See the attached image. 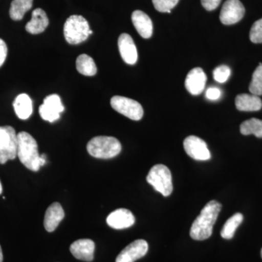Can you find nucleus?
Here are the masks:
<instances>
[{"mask_svg": "<svg viewBox=\"0 0 262 262\" xmlns=\"http://www.w3.org/2000/svg\"><path fill=\"white\" fill-rule=\"evenodd\" d=\"M118 48L122 60L127 64H135L138 60L137 49L134 39L128 34H122L119 37Z\"/></svg>", "mask_w": 262, "mask_h": 262, "instance_id": "nucleus-14", "label": "nucleus"}, {"mask_svg": "<svg viewBox=\"0 0 262 262\" xmlns=\"http://www.w3.org/2000/svg\"><path fill=\"white\" fill-rule=\"evenodd\" d=\"M64 110L61 98L57 94L50 95L44 99V102L39 106V113L46 121L53 122L60 118V114Z\"/></svg>", "mask_w": 262, "mask_h": 262, "instance_id": "nucleus-8", "label": "nucleus"}, {"mask_svg": "<svg viewBox=\"0 0 262 262\" xmlns=\"http://www.w3.org/2000/svg\"><path fill=\"white\" fill-rule=\"evenodd\" d=\"M241 134L244 136L254 135L257 138H262V120L251 118L244 121L239 127Z\"/></svg>", "mask_w": 262, "mask_h": 262, "instance_id": "nucleus-24", "label": "nucleus"}, {"mask_svg": "<svg viewBox=\"0 0 262 262\" xmlns=\"http://www.w3.org/2000/svg\"><path fill=\"white\" fill-rule=\"evenodd\" d=\"M179 0H152L155 9L160 13H171V10L177 6Z\"/></svg>", "mask_w": 262, "mask_h": 262, "instance_id": "nucleus-26", "label": "nucleus"}, {"mask_svg": "<svg viewBox=\"0 0 262 262\" xmlns=\"http://www.w3.org/2000/svg\"><path fill=\"white\" fill-rule=\"evenodd\" d=\"M250 39L253 43H262V18L253 24L250 31Z\"/></svg>", "mask_w": 262, "mask_h": 262, "instance_id": "nucleus-28", "label": "nucleus"}, {"mask_svg": "<svg viewBox=\"0 0 262 262\" xmlns=\"http://www.w3.org/2000/svg\"><path fill=\"white\" fill-rule=\"evenodd\" d=\"M235 106L239 111H259L262 108V101L256 95L242 94L236 97Z\"/></svg>", "mask_w": 262, "mask_h": 262, "instance_id": "nucleus-19", "label": "nucleus"}, {"mask_svg": "<svg viewBox=\"0 0 262 262\" xmlns=\"http://www.w3.org/2000/svg\"><path fill=\"white\" fill-rule=\"evenodd\" d=\"M65 216L64 211L59 203H53L48 207L44 220L45 229L48 232L55 230Z\"/></svg>", "mask_w": 262, "mask_h": 262, "instance_id": "nucleus-16", "label": "nucleus"}, {"mask_svg": "<svg viewBox=\"0 0 262 262\" xmlns=\"http://www.w3.org/2000/svg\"><path fill=\"white\" fill-rule=\"evenodd\" d=\"M33 0H13L10 9V18L14 20L23 19L24 15L32 8Z\"/></svg>", "mask_w": 262, "mask_h": 262, "instance_id": "nucleus-22", "label": "nucleus"}, {"mask_svg": "<svg viewBox=\"0 0 262 262\" xmlns=\"http://www.w3.org/2000/svg\"><path fill=\"white\" fill-rule=\"evenodd\" d=\"M221 96H222V92L217 88H209V89L207 90L206 93V98L208 99L211 100V101L218 100L221 97Z\"/></svg>", "mask_w": 262, "mask_h": 262, "instance_id": "nucleus-30", "label": "nucleus"}, {"mask_svg": "<svg viewBox=\"0 0 262 262\" xmlns=\"http://www.w3.org/2000/svg\"><path fill=\"white\" fill-rule=\"evenodd\" d=\"M112 107L121 115L135 121H139L144 115V110L140 103L131 98L115 96L112 98Z\"/></svg>", "mask_w": 262, "mask_h": 262, "instance_id": "nucleus-7", "label": "nucleus"}, {"mask_svg": "<svg viewBox=\"0 0 262 262\" xmlns=\"http://www.w3.org/2000/svg\"><path fill=\"white\" fill-rule=\"evenodd\" d=\"M222 210V205L216 201L208 202L203 208L200 215L193 222L190 229V236L195 241H205L213 233L215 225Z\"/></svg>", "mask_w": 262, "mask_h": 262, "instance_id": "nucleus-1", "label": "nucleus"}, {"mask_svg": "<svg viewBox=\"0 0 262 262\" xmlns=\"http://www.w3.org/2000/svg\"><path fill=\"white\" fill-rule=\"evenodd\" d=\"M149 246L144 239H136L126 246L117 256L115 262H135L144 257L147 253Z\"/></svg>", "mask_w": 262, "mask_h": 262, "instance_id": "nucleus-11", "label": "nucleus"}, {"mask_svg": "<svg viewBox=\"0 0 262 262\" xmlns=\"http://www.w3.org/2000/svg\"><path fill=\"white\" fill-rule=\"evenodd\" d=\"M66 40L71 45H78L89 38L93 31L90 29L89 22L81 15H71L67 19L63 28Z\"/></svg>", "mask_w": 262, "mask_h": 262, "instance_id": "nucleus-4", "label": "nucleus"}, {"mask_svg": "<svg viewBox=\"0 0 262 262\" xmlns=\"http://www.w3.org/2000/svg\"><path fill=\"white\" fill-rule=\"evenodd\" d=\"M95 244L90 239H77L71 245L70 251L77 259L92 261L94 258Z\"/></svg>", "mask_w": 262, "mask_h": 262, "instance_id": "nucleus-15", "label": "nucleus"}, {"mask_svg": "<svg viewBox=\"0 0 262 262\" xmlns=\"http://www.w3.org/2000/svg\"><path fill=\"white\" fill-rule=\"evenodd\" d=\"M261 258H262V249H261Z\"/></svg>", "mask_w": 262, "mask_h": 262, "instance_id": "nucleus-34", "label": "nucleus"}, {"mask_svg": "<svg viewBox=\"0 0 262 262\" xmlns=\"http://www.w3.org/2000/svg\"><path fill=\"white\" fill-rule=\"evenodd\" d=\"M49 20L46 12L40 8H37L32 12V19L26 25V30L32 34L42 33L47 28Z\"/></svg>", "mask_w": 262, "mask_h": 262, "instance_id": "nucleus-18", "label": "nucleus"}, {"mask_svg": "<svg viewBox=\"0 0 262 262\" xmlns=\"http://www.w3.org/2000/svg\"><path fill=\"white\" fill-rule=\"evenodd\" d=\"M76 67L81 75L84 76L92 77L97 73V67L94 59L89 55L82 54L77 57Z\"/></svg>", "mask_w": 262, "mask_h": 262, "instance_id": "nucleus-21", "label": "nucleus"}, {"mask_svg": "<svg viewBox=\"0 0 262 262\" xmlns=\"http://www.w3.org/2000/svg\"><path fill=\"white\" fill-rule=\"evenodd\" d=\"M246 10L239 0H227L220 13V20L225 25L238 23L244 18Z\"/></svg>", "mask_w": 262, "mask_h": 262, "instance_id": "nucleus-10", "label": "nucleus"}, {"mask_svg": "<svg viewBox=\"0 0 262 262\" xmlns=\"http://www.w3.org/2000/svg\"><path fill=\"white\" fill-rule=\"evenodd\" d=\"M13 107L18 118L27 120L33 113L32 99L27 94L18 95L13 102Z\"/></svg>", "mask_w": 262, "mask_h": 262, "instance_id": "nucleus-20", "label": "nucleus"}, {"mask_svg": "<svg viewBox=\"0 0 262 262\" xmlns=\"http://www.w3.org/2000/svg\"><path fill=\"white\" fill-rule=\"evenodd\" d=\"M17 156L26 168L37 172L46 163V155H39L37 141L27 132L18 134Z\"/></svg>", "mask_w": 262, "mask_h": 262, "instance_id": "nucleus-2", "label": "nucleus"}, {"mask_svg": "<svg viewBox=\"0 0 262 262\" xmlns=\"http://www.w3.org/2000/svg\"><path fill=\"white\" fill-rule=\"evenodd\" d=\"M231 70L228 66L222 65L213 70V78L220 83H224L228 80Z\"/></svg>", "mask_w": 262, "mask_h": 262, "instance_id": "nucleus-27", "label": "nucleus"}, {"mask_svg": "<svg viewBox=\"0 0 262 262\" xmlns=\"http://www.w3.org/2000/svg\"><path fill=\"white\" fill-rule=\"evenodd\" d=\"M207 77L200 67L193 69L188 73L185 80L186 89L193 96L201 94L206 87Z\"/></svg>", "mask_w": 262, "mask_h": 262, "instance_id": "nucleus-12", "label": "nucleus"}, {"mask_svg": "<svg viewBox=\"0 0 262 262\" xmlns=\"http://www.w3.org/2000/svg\"><path fill=\"white\" fill-rule=\"evenodd\" d=\"M3 261V250H2L1 246H0V262Z\"/></svg>", "mask_w": 262, "mask_h": 262, "instance_id": "nucleus-32", "label": "nucleus"}, {"mask_svg": "<svg viewBox=\"0 0 262 262\" xmlns=\"http://www.w3.org/2000/svg\"><path fill=\"white\" fill-rule=\"evenodd\" d=\"M244 221V215L242 213H237L232 215L226 222L223 228L221 231V236L224 239H230L234 237L236 229L238 228L239 225Z\"/></svg>", "mask_w": 262, "mask_h": 262, "instance_id": "nucleus-23", "label": "nucleus"}, {"mask_svg": "<svg viewBox=\"0 0 262 262\" xmlns=\"http://www.w3.org/2000/svg\"><path fill=\"white\" fill-rule=\"evenodd\" d=\"M18 151V134L11 126L0 127V164L14 160Z\"/></svg>", "mask_w": 262, "mask_h": 262, "instance_id": "nucleus-6", "label": "nucleus"}, {"mask_svg": "<svg viewBox=\"0 0 262 262\" xmlns=\"http://www.w3.org/2000/svg\"><path fill=\"white\" fill-rule=\"evenodd\" d=\"M8 55V47L4 40L0 39V67L5 63Z\"/></svg>", "mask_w": 262, "mask_h": 262, "instance_id": "nucleus-31", "label": "nucleus"}, {"mask_svg": "<svg viewBox=\"0 0 262 262\" xmlns=\"http://www.w3.org/2000/svg\"><path fill=\"white\" fill-rule=\"evenodd\" d=\"M106 223L110 227L115 229L129 228L135 223V217L129 210L120 208L108 215Z\"/></svg>", "mask_w": 262, "mask_h": 262, "instance_id": "nucleus-13", "label": "nucleus"}, {"mask_svg": "<svg viewBox=\"0 0 262 262\" xmlns=\"http://www.w3.org/2000/svg\"><path fill=\"white\" fill-rule=\"evenodd\" d=\"M146 181L157 192L164 196H168L173 192L172 176L168 167L162 164L155 165L150 169Z\"/></svg>", "mask_w": 262, "mask_h": 262, "instance_id": "nucleus-5", "label": "nucleus"}, {"mask_svg": "<svg viewBox=\"0 0 262 262\" xmlns=\"http://www.w3.org/2000/svg\"><path fill=\"white\" fill-rule=\"evenodd\" d=\"M249 91L251 94L256 96H261L262 95V63H260L259 66L253 72L252 80L249 85Z\"/></svg>", "mask_w": 262, "mask_h": 262, "instance_id": "nucleus-25", "label": "nucleus"}, {"mask_svg": "<svg viewBox=\"0 0 262 262\" xmlns=\"http://www.w3.org/2000/svg\"><path fill=\"white\" fill-rule=\"evenodd\" d=\"M3 192V185H2V183L0 182V194Z\"/></svg>", "mask_w": 262, "mask_h": 262, "instance_id": "nucleus-33", "label": "nucleus"}, {"mask_svg": "<svg viewBox=\"0 0 262 262\" xmlns=\"http://www.w3.org/2000/svg\"><path fill=\"white\" fill-rule=\"evenodd\" d=\"M184 148L186 153L190 158L199 161H206L211 159V152L206 143L195 136H189L184 141Z\"/></svg>", "mask_w": 262, "mask_h": 262, "instance_id": "nucleus-9", "label": "nucleus"}, {"mask_svg": "<svg viewBox=\"0 0 262 262\" xmlns=\"http://www.w3.org/2000/svg\"><path fill=\"white\" fill-rule=\"evenodd\" d=\"M89 155L98 159H111L120 154L122 145L116 138L112 136H96L88 143Z\"/></svg>", "mask_w": 262, "mask_h": 262, "instance_id": "nucleus-3", "label": "nucleus"}, {"mask_svg": "<svg viewBox=\"0 0 262 262\" xmlns=\"http://www.w3.org/2000/svg\"><path fill=\"white\" fill-rule=\"evenodd\" d=\"M132 22L138 33L144 39H149L153 33V24L149 15L141 10H136L132 14Z\"/></svg>", "mask_w": 262, "mask_h": 262, "instance_id": "nucleus-17", "label": "nucleus"}, {"mask_svg": "<svg viewBox=\"0 0 262 262\" xmlns=\"http://www.w3.org/2000/svg\"><path fill=\"white\" fill-rule=\"evenodd\" d=\"M222 0H201L202 5L208 11L216 9Z\"/></svg>", "mask_w": 262, "mask_h": 262, "instance_id": "nucleus-29", "label": "nucleus"}]
</instances>
